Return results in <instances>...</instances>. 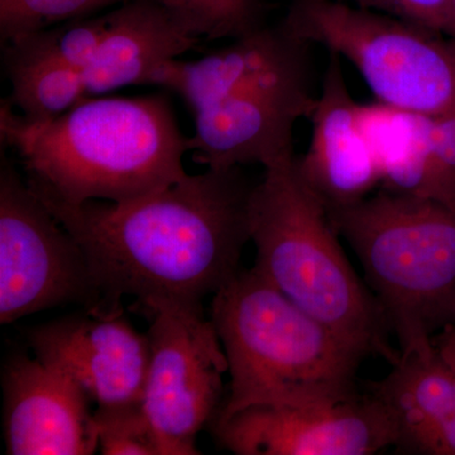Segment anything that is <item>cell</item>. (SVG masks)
Listing matches in <instances>:
<instances>
[{
	"mask_svg": "<svg viewBox=\"0 0 455 455\" xmlns=\"http://www.w3.org/2000/svg\"><path fill=\"white\" fill-rule=\"evenodd\" d=\"M253 187L241 167H206L131 202L70 205L37 196L82 248L100 296L92 313L108 315L121 313L124 296L143 309L202 305L235 278L251 241Z\"/></svg>",
	"mask_w": 455,
	"mask_h": 455,
	"instance_id": "6da1fadb",
	"label": "cell"
},
{
	"mask_svg": "<svg viewBox=\"0 0 455 455\" xmlns=\"http://www.w3.org/2000/svg\"><path fill=\"white\" fill-rule=\"evenodd\" d=\"M0 137L36 194L70 205L131 202L188 175L190 137L164 94L84 99L46 122L27 121L5 99Z\"/></svg>",
	"mask_w": 455,
	"mask_h": 455,
	"instance_id": "7a4b0ae2",
	"label": "cell"
},
{
	"mask_svg": "<svg viewBox=\"0 0 455 455\" xmlns=\"http://www.w3.org/2000/svg\"><path fill=\"white\" fill-rule=\"evenodd\" d=\"M305 53L283 29L265 26L197 60L164 62L151 84L179 95L193 114L196 163L267 169L295 157L293 130L315 101Z\"/></svg>",
	"mask_w": 455,
	"mask_h": 455,
	"instance_id": "3957f363",
	"label": "cell"
},
{
	"mask_svg": "<svg viewBox=\"0 0 455 455\" xmlns=\"http://www.w3.org/2000/svg\"><path fill=\"white\" fill-rule=\"evenodd\" d=\"M211 314L230 374L215 423L248 407L329 405L358 396L366 355L256 269H241L214 293Z\"/></svg>",
	"mask_w": 455,
	"mask_h": 455,
	"instance_id": "277c9868",
	"label": "cell"
},
{
	"mask_svg": "<svg viewBox=\"0 0 455 455\" xmlns=\"http://www.w3.org/2000/svg\"><path fill=\"white\" fill-rule=\"evenodd\" d=\"M248 215L260 276L366 357L397 363L400 350L381 307L350 265L328 205L302 179L296 156L265 169Z\"/></svg>",
	"mask_w": 455,
	"mask_h": 455,
	"instance_id": "5b68a950",
	"label": "cell"
},
{
	"mask_svg": "<svg viewBox=\"0 0 455 455\" xmlns=\"http://www.w3.org/2000/svg\"><path fill=\"white\" fill-rule=\"evenodd\" d=\"M363 267L400 355H430L455 322V209L381 188L329 209Z\"/></svg>",
	"mask_w": 455,
	"mask_h": 455,
	"instance_id": "8992f818",
	"label": "cell"
},
{
	"mask_svg": "<svg viewBox=\"0 0 455 455\" xmlns=\"http://www.w3.org/2000/svg\"><path fill=\"white\" fill-rule=\"evenodd\" d=\"M281 26L357 68L377 103L435 116L455 108V40L343 0H291Z\"/></svg>",
	"mask_w": 455,
	"mask_h": 455,
	"instance_id": "52a82bcc",
	"label": "cell"
},
{
	"mask_svg": "<svg viewBox=\"0 0 455 455\" xmlns=\"http://www.w3.org/2000/svg\"><path fill=\"white\" fill-rule=\"evenodd\" d=\"M100 296L73 235L2 155L0 166V324Z\"/></svg>",
	"mask_w": 455,
	"mask_h": 455,
	"instance_id": "ba28073f",
	"label": "cell"
},
{
	"mask_svg": "<svg viewBox=\"0 0 455 455\" xmlns=\"http://www.w3.org/2000/svg\"><path fill=\"white\" fill-rule=\"evenodd\" d=\"M152 322L142 409L163 455H196L200 431L218 415L228 362L202 305L160 302L146 307Z\"/></svg>",
	"mask_w": 455,
	"mask_h": 455,
	"instance_id": "9c48e42d",
	"label": "cell"
},
{
	"mask_svg": "<svg viewBox=\"0 0 455 455\" xmlns=\"http://www.w3.org/2000/svg\"><path fill=\"white\" fill-rule=\"evenodd\" d=\"M236 455H370L395 445L390 415L373 396L315 406H253L217 421Z\"/></svg>",
	"mask_w": 455,
	"mask_h": 455,
	"instance_id": "30bf717a",
	"label": "cell"
},
{
	"mask_svg": "<svg viewBox=\"0 0 455 455\" xmlns=\"http://www.w3.org/2000/svg\"><path fill=\"white\" fill-rule=\"evenodd\" d=\"M27 341L36 357L70 377L97 409L142 405L148 335L121 313L61 317L32 328Z\"/></svg>",
	"mask_w": 455,
	"mask_h": 455,
	"instance_id": "8fae6325",
	"label": "cell"
},
{
	"mask_svg": "<svg viewBox=\"0 0 455 455\" xmlns=\"http://www.w3.org/2000/svg\"><path fill=\"white\" fill-rule=\"evenodd\" d=\"M4 438L11 455H92L99 451L90 398L40 358L18 355L3 370Z\"/></svg>",
	"mask_w": 455,
	"mask_h": 455,
	"instance_id": "7c38bea8",
	"label": "cell"
},
{
	"mask_svg": "<svg viewBox=\"0 0 455 455\" xmlns=\"http://www.w3.org/2000/svg\"><path fill=\"white\" fill-rule=\"evenodd\" d=\"M309 118L311 140L307 154L298 157V169L329 209L357 203L381 187L361 104L350 94L340 57L334 53Z\"/></svg>",
	"mask_w": 455,
	"mask_h": 455,
	"instance_id": "4fadbf2b",
	"label": "cell"
},
{
	"mask_svg": "<svg viewBox=\"0 0 455 455\" xmlns=\"http://www.w3.org/2000/svg\"><path fill=\"white\" fill-rule=\"evenodd\" d=\"M110 14L107 35L79 71L86 99L149 85L161 65L202 42L151 0H128Z\"/></svg>",
	"mask_w": 455,
	"mask_h": 455,
	"instance_id": "5bb4252c",
	"label": "cell"
},
{
	"mask_svg": "<svg viewBox=\"0 0 455 455\" xmlns=\"http://www.w3.org/2000/svg\"><path fill=\"white\" fill-rule=\"evenodd\" d=\"M372 395L390 415L395 447L409 453L455 455V371L438 350L400 355Z\"/></svg>",
	"mask_w": 455,
	"mask_h": 455,
	"instance_id": "9a60e30c",
	"label": "cell"
},
{
	"mask_svg": "<svg viewBox=\"0 0 455 455\" xmlns=\"http://www.w3.org/2000/svg\"><path fill=\"white\" fill-rule=\"evenodd\" d=\"M361 116L379 164L381 188L427 197L430 116L381 103L361 104Z\"/></svg>",
	"mask_w": 455,
	"mask_h": 455,
	"instance_id": "2e32d148",
	"label": "cell"
},
{
	"mask_svg": "<svg viewBox=\"0 0 455 455\" xmlns=\"http://www.w3.org/2000/svg\"><path fill=\"white\" fill-rule=\"evenodd\" d=\"M5 74L11 83L7 100L27 121H50L86 99L82 77L70 66H32Z\"/></svg>",
	"mask_w": 455,
	"mask_h": 455,
	"instance_id": "e0dca14e",
	"label": "cell"
},
{
	"mask_svg": "<svg viewBox=\"0 0 455 455\" xmlns=\"http://www.w3.org/2000/svg\"><path fill=\"white\" fill-rule=\"evenodd\" d=\"M200 41L235 40L265 26L262 0H151Z\"/></svg>",
	"mask_w": 455,
	"mask_h": 455,
	"instance_id": "ac0fdd59",
	"label": "cell"
},
{
	"mask_svg": "<svg viewBox=\"0 0 455 455\" xmlns=\"http://www.w3.org/2000/svg\"><path fill=\"white\" fill-rule=\"evenodd\" d=\"M124 2L128 0H0L2 44Z\"/></svg>",
	"mask_w": 455,
	"mask_h": 455,
	"instance_id": "d6986e66",
	"label": "cell"
},
{
	"mask_svg": "<svg viewBox=\"0 0 455 455\" xmlns=\"http://www.w3.org/2000/svg\"><path fill=\"white\" fill-rule=\"evenodd\" d=\"M99 451L104 455H163L142 405L97 409Z\"/></svg>",
	"mask_w": 455,
	"mask_h": 455,
	"instance_id": "ffe728a7",
	"label": "cell"
},
{
	"mask_svg": "<svg viewBox=\"0 0 455 455\" xmlns=\"http://www.w3.org/2000/svg\"><path fill=\"white\" fill-rule=\"evenodd\" d=\"M427 197L455 209V108L430 116Z\"/></svg>",
	"mask_w": 455,
	"mask_h": 455,
	"instance_id": "44dd1931",
	"label": "cell"
},
{
	"mask_svg": "<svg viewBox=\"0 0 455 455\" xmlns=\"http://www.w3.org/2000/svg\"><path fill=\"white\" fill-rule=\"evenodd\" d=\"M357 7L414 23L448 36L451 25V0H343Z\"/></svg>",
	"mask_w": 455,
	"mask_h": 455,
	"instance_id": "7402d4cb",
	"label": "cell"
},
{
	"mask_svg": "<svg viewBox=\"0 0 455 455\" xmlns=\"http://www.w3.org/2000/svg\"><path fill=\"white\" fill-rule=\"evenodd\" d=\"M435 348L440 357L455 371V322L449 326L447 331H443L436 337Z\"/></svg>",
	"mask_w": 455,
	"mask_h": 455,
	"instance_id": "603a6c76",
	"label": "cell"
},
{
	"mask_svg": "<svg viewBox=\"0 0 455 455\" xmlns=\"http://www.w3.org/2000/svg\"><path fill=\"white\" fill-rule=\"evenodd\" d=\"M448 37L453 38V40H455V0H451V25Z\"/></svg>",
	"mask_w": 455,
	"mask_h": 455,
	"instance_id": "cb8c5ba5",
	"label": "cell"
}]
</instances>
